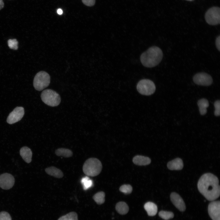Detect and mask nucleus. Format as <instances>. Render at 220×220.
Segmentation results:
<instances>
[{"label": "nucleus", "mask_w": 220, "mask_h": 220, "mask_svg": "<svg viewBox=\"0 0 220 220\" xmlns=\"http://www.w3.org/2000/svg\"><path fill=\"white\" fill-rule=\"evenodd\" d=\"M219 182L218 178L213 174L205 173L200 177L198 181V189L207 200L213 201L220 196Z\"/></svg>", "instance_id": "f257e3e1"}, {"label": "nucleus", "mask_w": 220, "mask_h": 220, "mask_svg": "<svg viewBox=\"0 0 220 220\" xmlns=\"http://www.w3.org/2000/svg\"><path fill=\"white\" fill-rule=\"evenodd\" d=\"M163 53L158 47L153 46L143 53L140 56L143 65L147 68H152L157 65L161 61Z\"/></svg>", "instance_id": "f03ea898"}, {"label": "nucleus", "mask_w": 220, "mask_h": 220, "mask_svg": "<svg viewBox=\"0 0 220 220\" xmlns=\"http://www.w3.org/2000/svg\"><path fill=\"white\" fill-rule=\"evenodd\" d=\"M102 168V163L98 159L91 158L85 161L82 170L84 173L87 176L94 177L100 174Z\"/></svg>", "instance_id": "7ed1b4c3"}, {"label": "nucleus", "mask_w": 220, "mask_h": 220, "mask_svg": "<svg viewBox=\"0 0 220 220\" xmlns=\"http://www.w3.org/2000/svg\"><path fill=\"white\" fill-rule=\"evenodd\" d=\"M41 98L46 105L52 107L58 106L61 101L60 95L56 91L51 89H46L42 91Z\"/></svg>", "instance_id": "20e7f679"}, {"label": "nucleus", "mask_w": 220, "mask_h": 220, "mask_svg": "<svg viewBox=\"0 0 220 220\" xmlns=\"http://www.w3.org/2000/svg\"><path fill=\"white\" fill-rule=\"evenodd\" d=\"M50 77L46 72L41 71L35 75L33 80V86L35 90L41 91L48 86Z\"/></svg>", "instance_id": "39448f33"}, {"label": "nucleus", "mask_w": 220, "mask_h": 220, "mask_svg": "<svg viewBox=\"0 0 220 220\" xmlns=\"http://www.w3.org/2000/svg\"><path fill=\"white\" fill-rule=\"evenodd\" d=\"M138 92L141 94L149 95L153 94L156 90L154 83L148 79H143L140 80L137 86Z\"/></svg>", "instance_id": "423d86ee"}, {"label": "nucleus", "mask_w": 220, "mask_h": 220, "mask_svg": "<svg viewBox=\"0 0 220 220\" xmlns=\"http://www.w3.org/2000/svg\"><path fill=\"white\" fill-rule=\"evenodd\" d=\"M205 19L207 23L212 25H217L220 22V9L214 7L209 9L205 14Z\"/></svg>", "instance_id": "0eeeda50"}, {"label": "nucleus", "mask_w": 220, "mask_h": 220, "mask_svg": "<svg viewBox=\"0 0 220 220\" xmlns=\"http://www.w3.org/2000/svg\"><path fill=\"white\" fill-rule=\"evenodd\" d=\"M193 80L196 84L201 86H209L213 82L211 76L205 72H200L196 74Z\"/></svg>", "instance_id": "6e6552de"}, {"label": "nucleus", "mask_w": 220, "mask_h": 220, "mask_svg": "<svg viewBox=\"0 0 220 220\" xmlns=\"http://www.w3.org/2000/svg\"><path fill=\"white\" fill-rule=\"evenodd\" d=\"M24 114V109L21 107H17L9 114L7 122L9 124L15 123L20 120Z\"/></svg>", "instance_id": "1a4fd4ad"}, {"label": "nucleus", "mask_w": 220, "mask_h": 220, "mask_svg": "<svg viewBox=\"0 0 220 220\" xmlns=\"http://www.w3.org/2000/svg\"><path fill=\"white\" fill-rule=\"evenodd\" d=\"M14 182V178L11 174L5 173L0 175V187L2 189H10L13 186Z\"/></svg>", "instance_id": "9d476101"}, {"label": "nucleus", "mask_w": 220, "mask_h": 220, "mask_svg": "<svg viewBox=\"0 0 220 220\" xmlns=\"http://www.w3.org/2000/svg\"><path fill=\"white\" fill-rule=\"evenodd\" d=\"M208 212L212 220H220V203L219 201H213L208 206Z\"/></svg>", "instance_id": "9b49d317"}, {"label": "nucleus", "mask_w": 220, "mask_h": 220, "mask_svg": "<svg viewBox=\"0 0 220 220\" xmlns=\"http://www.w3.org/2000/svg\"><path fill=\"white\" fill-rule=\"evenodd\" d=\"M170 199L173 204L180 211H184L185 210L186 207L185 202L179 194L175 192L171 193Z\"/></svg>", "instance_id": "f8f14e48"}, {"label": "nucleus", "mask_w": 220, "mask_h": 220, "mask_svg": "<svg viewBox=\"0 0 220 220\" xmlns=\"http://www.w3.org/2000/svg\"><path fill=\"white\" fill-rule=\"evenodd\" d=\"M168 169L171 170H180L183 167L182 160L180 158H176L168 162L167 164Z\"/></svg>", "instance_id": "ddd939ff"}, {"label": "nucleus", "mask_w": 220, "mask_h": 220, "mask_svg": "<svg viewBox=\"0 0 220 220\" xmlns=\"http://www.w3.org/2000/svg\"><path fill=\"white\" fill-rule=\"evenodd\" d=\"M20 153L24 160L27 163H30L32 160V152L30 148L26 147H22L20 151Z\"/></svg>", "instance_id": "4468645a"}, {"label": "nucleus", "mask_w": 220, "mask_h": 220, "mask_svg": "<svg viewBox=\"0 0 220 220\" xmlns=\"http://www.w3.org/2000/svg\"><path fill=\"white\" fill-rule=\"evenodd\" d=\"M133 162L134 164L138 165H146L151 163V160L147 157L137 155L133 158Z\"/></svg>", "instance_id": "2eb2a0df"}, {"label": "nucleus", "mask_w": 220, "mask_h": 220, "mask_svg": "<svg viewBox=\"0 0 220 220\" xmlns=\"http://www.w3.org/2000/svg\"><path fill=\"white\" fill-rule=\"evenodd\" d=\"M45 171L47 174L57 178H61L64 176L62 171L54 167H47L45 169Z\"/></svg>", "instance_id": "dca6fc26"}, {"label": "nucleus", "mask_w": 220, "mask_h": 220, "mask_svg": "<svg viewBox=\"0 0 220 220\" xmlns=\"http://www.w3.org/2000/svg\"><path fill=\"white\" fill-rule=\"evenodd\" d=\"M144 208L149 216H154L157 213V206L152 202H148L146 203L144 205Z\"/></svg>", "instance_id": "f3484780"}, {"label": "nucleus", "mask_w": 220, "mask_h": 220, "mask_svg": "<svg viewBox=\"0 0 220 220\" xmlns=\"http://www.w3.org/2000/svg\"><path fill=\"white\" fill-rule=\"evenodd\" d=\"M197 104L200 114L203 115L205 114L207 112V108L209 105L208 100L204 98L201 99L198 101Z\"/></svg>", "instance_id": "a211bd4d"}, {"label": "nucleus", "mask_w": 220, "mask_h": 220, "mask_svg": "<svg viewBox=\"0 0 220 220\" xmlns=\"http://www.w3.org/2000/svg\"><path fill=\"white\" fill-rule=\"evenodd\" d=\"M116 209L119 214L124 215L128 213L129 208L126 203L124 202H120L116 205Z\"/></svg>", "instance_id": "6ab92c4d"}, {"label": "nucleus", "mask_w": 220, "mask_h": 220, "mask_svg": "<svg viewBox=\"0 0 220 220\" xmlns=\"http://www.w3.org/2000/svg\"><path fill=\"white\" fill-rule=\"evenodd\" d=\"M55 153L58 156L69 158L72 156L73 152L70 150L64 148H60L56 150Z\"/></svg>", "instance_id": "aec40b11"}, {"label": "nucleus", "mask_w": 220, "mask_h": 220, "mask_svg": "<svg viewBox=\"0 0 220 220\" xmlns=\"http://www.w3.org/2000/svg\"><path fill=\"white\" fill-rule=\"evenodd\" d=\"M105 194L103 192H100L95 194L93 198L97 204L100 205L103 204L105 201Z\"/></svg>", "instance_id": "412c9836"}, {"label": "nucleus", "mask_w": 220, "mask_h": 220, "mask_svg": "<svg viewBox=\"0 0 220 220\" xmlns=\"http://www.w3.org/2000/svg\"><path fill=\"white\" fill-rule=\"evenodd\" d=\"M81 182L84 190L88 189L93 185V181L88 176L83 178L81 180Z\"/></svg>", "instance_id": "4be33fe9"}, {"label": "nucleus", "mask_w": 220, "mask_h": 220, "mask_svg": "<svg viewBox=\"0 0 220 220\" xmlns=\"http://www.w3.org/2000/svg\"><path fill=\"white\" fill-rule=\"evenodd\" d=\"M58 220H78V215L76 212H72L62 216Z\"/></svg>", "instance_id": "5701e85b"}, {"label": "nucleus", "mask_w": 220, "mask_h": 220, "mask_svg": "<svg viewBox=\"0 0 220 220\" xmlns=\"http://www.w3.org/2000/svg\"><path fill=\"white\" fill-rule=\"evenodd\" d=\"M159 215L161 218L166 220L172 218L174 217V214L173 212L163 211L159 212Z\"/></svg>", "instance_id": "b1692460"}, {"label": "nucleus", "mask_w": 220, "mask_h": 220, "mask_svg": "<svg viewBox=\"0 0 220 220\" xmlns=\"http://www.w3.org/2000/svg\"><path fill=\"white\" fill-rule=\"evenodd\" d=\"M119 190L122 192L126 194L130 193L132 191V187L129 184L122 185L119 188Z\"/></svg>", "instance_id": "393cba45"}, {"label": "nucleus", "mask_w": 220, "mask_h": 220, "mask_svg": "<svg viewBox=\"0 0 220 220\" xmlns=\"http://www.w3.org/2000/svg\"><path fill=\"white\" fill-rule=\"evenodd\" d=\"M8 44L10 48L16 50L18 48V42L16 39H9L8 41Z\"/></svg>", "instance_id": "a878e982"}, {"label": "nucleus", "mask_w": 220, "mask_h": 220, "mask_svg": "<svg viewBox=\"0 0 220 220\" xmlns=\"http://www.w3.org/2000/svg\"><path fill=\"white\" fill-rule=\"evenodd\" d=\"M0 220H12V218L9 213L2 211L0 212Z\"/></svg>", "instance_id": "bb28decb"}, {"label": "nucleus", "mask_w": 220, "mask_h": 220, "mask_svg": "<svg viewBox=\"0 0 220 220\" xmlns=\"http://www.w3.org/2000/svg\"><path fill=\"white\" fill-rule=\"evenodd\" d=\"M214 106L215 109L214 112L215 115L216 116H218L220 115V101H216L214 103Z\"/></svg>", "instance_id": "cd10ccee"}, {"label": "nucleus", "mask_w": 220, "mask_h": 220, "mask_svg": "<svg viewBox=\"0 0 220 220\" xmlns=\"http://www.w3.org/2000/svg\"><path fill=\"white\" fill-rule=\"evenodd\" d=\"M83 3L86 6H92L95 4V0H82Z\"/></svg>", "instance_id": "c85d7f7f"}, {"label": "nucleus", "mask_w": 220, "mask_h": 220, "mask_svg": "<svg viewBox=\"0 0 220 220\" xmlns=\"http://www.w3.org/2000/svg\"><path fill=\"white\" fill-rule=\"evenodd\" d=\"M216 47L219 51H220V36H218L215 40Z\"/></svg>", "instance_id": "c756f323"}, {"label": "nucleus", "mask_w": 220, "mask_h": 220, "mask_svg": "<svg viewBox=\"0 0 220 220\" xmlns=\"http://www.w3.org/2000/svg\"><path fill=\"white\" fill-rule=\"evenodd\" d=\"M4 5L3 0H0V10L3 8Z\"/></svg>", "instance_id": "7c9ffc66"}, {"label": "nucleus", "mask_w": 220, "mask_h": 220, "mask_svg": "<svg viewBox=\"0 0 220 220\" xmlns=\"http://www.w3.org/2000/svg\"><path fill=\"white\" fill-rule=\"evenodd\" d=\"M57 13L59 15H61L63 13V11L61 9H58L57 11Z\"/></svg>", "instance_id": "2f4dec72"}, {"label": "nucleus", "mask_w": 220, "mask_h": 220, "mask_svg": "<svg viewBox=\"0 0 220 220\" xmlns=\"http://www.w3.org/2000/svg\"><path fill=\"white\" fill-rule=\"evenodd\" d=\"M186 0L189 1H193V0Z\"/></svg>", "instance_id": "473e14b6"}]
</instances>
